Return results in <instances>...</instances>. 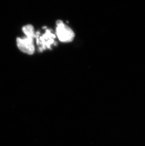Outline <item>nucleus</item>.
<instances>
[{"mask_svg":"<svg viewBox=\"0 0 145 146\" xmlns=\"http://www.w3.org/2000/svg\"><path fill=\"white\" fill-rule=\"evenodd\" d=\"M22 31L26 35L27 37L31 38H36V35L34 34V27L32 25H27L22 28Z\"/></svg>","mask_w":145,"mask_h":146,"instance_id":"7ed1b4c3","label":"nucleus"},{"mask_svg":"<svg viewBox=\"0 0 145 146\" xmlns=\"http://www.w3.org/2000/svg\"><path fill=\"white\" fill-rule=\"evenodd\" d=\"M46 33H45V34L43 35V37L44 39V40H48V39L52 38L51 37H53V38H56V36L53 34H51V31L49 29H47L46 31Z\"/></svg>","mask_w":145,"mask_h":146,"instance_id":"39448f33","label":"nucleus"},{"mask_svg":"<svg viewBox=\"0 0 145 146\" xmlns=\"http://www.w3.org/2000/svg\"><path fill=\"white\" fill-rule=\"evenodd\" d=\"M39 51L40 52H42L43 51V49L42 48V47H39Z\"/></svg>","mask_w":145,"mask_h":146,"instance_id":"0eeeda50","label":"nucleus"},{"mask_svg":"<svg viewBox=\"0 0 145 146\" xmlns=\"http://www.w3.org/2000/svg\"><path fill=\"white\" fill-rule=\"evenodd\" d=\"M47 27H43V29H46Z\"/></svg>","mask_w":145,"mask_h":146,"instance_id":"6e6552de","label":"nucleus"},{"mask_svg":"<svg viewBox=\"0 0 145 146\" xmlns=\"http://www.w3.org/2000/svg\"><path fill=\"white\" fill-rule=\"evenodd\" d=\"M40 35V32L39 31H37L36 33V43L37 45L39 44V40L38 37L39 35Z\"/></svg>","mask_w":145,"mask_h":146,"instance_id":"423d86ee","label":"nucleus"},{"mask_svg":"<svg viewBox=\"0 0 145 146\" xmlns=\"http://www.w3.org/2000/svg\"><path fill=\"white\" fill-rule=\"evenodd\" d=\"M40 39L41 41H39V44H40L42 46V48L43 49V50H45L46 49L45 48V46H46L47 47H48V48L51 49V44H53L55 42L53 39L52 38L49 39L47 42L45 41V40L43 36L40 37Z\"/></svg>","mask_w":145,"mask_h":146,"instance_id":"20e7f679","label":"nucleus"},{"mask_svg":"<svg viewBox=\"0 0 145 146\" xmlns=\"http://www.w3.org/2000/svg\"><path fill=\"white\" fill-rule=\"evenodd\" d=\"M56 25L57 35L60 41L64 43L72 41L75 36L72 29L67 25L64 24L61 20L57 21Z\"/></svg>","mask_w":145,"mask_h":146,"instance_id":"f257e3e1","label":"nucleus"},{"mask_svg":"<svg viewBox=\"0 0 145 146\" xmlns=\"http://www.w3.org/2000/svg\"><path fill=\"white\" fill-rule=\"evenodd\" d=\"M16 43L18 48L22 52L29 55H32L34 53L35 47L33 38L24 37L21 39L18 37L16 39Z\"/></svg>","mask_w":145,"mask_h":146,"instance_id":"f03ea898","label":"nucleus"}]
</instances>
